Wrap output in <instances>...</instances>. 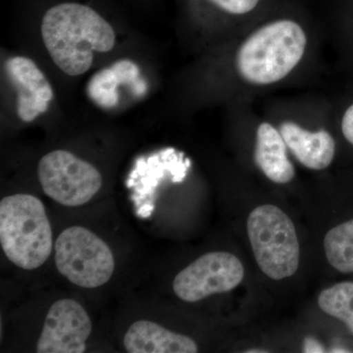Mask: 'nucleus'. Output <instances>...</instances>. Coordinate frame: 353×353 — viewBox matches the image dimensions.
<instances>
[{
  "mask_svg": "<svg viewBox=\"0 0 353 353\" xmlns=\"http://www.w3.org/2000/svg\"><path fill=\"white\" fill-rule=\"evenodd\" d=\"M131 87L137 95L145 94V83L141 77L138 64L132 60L120 59L108 68L97 72L87 85V94L95 105L112 109L119 104V85Z\"/></svg>",
  "mask_w": 353,
  "mask_h": 353,
  "instance_id": "obj_11",
  "label": "nucleus"
},
{
  "mask_svg": "<svg viewBox=\"0 0 353 353\" xmlns=\"http://www.w3.org/2000/svg\"><path fill=\"white\" fill-rule=\"evenodd\" d=\"M0 243L7 259L24 270L50 259L52 230L38 197L17 194L0 201Z\"/></svg>",
  "mask_w": 353,
  "mask_h": 353,
  "instance_id": "obj_3",
  "label": "nucleus"
},
{
  "mask_svg": "<svg viewBox=\"0 0 353 353\" xmlns=\"http://www.w3.org/2000/svg\"><path fill=\"white\" fill-rule=\"evenodd\" d=\"M44 194L63 206L88 203L101 189L102 176L94 165L67 150H54L41 158L38 166Z\"/></svg>",
  "mask_w": 353,
  "mask_h": 353,
  "instance_id": "obj_6",
  "label": "nucleus"
},
{
  "mask_svg": "<svg viewBox=\"0 0 353 353\" xmlns=\"http://www.w3.org/2000/svg\"><path fill=\"white\" fill-rule=\"evenodd\" d=\"M341 132L348 143L353 145V104L343 114L341 119Z\"/></svg>",
  "mask_w": 353,
  "mask_h": 353,
  "instance_id": "obj_17",
  "label": "nucleus"
},
{
  "mask_svg": "<svg viewBox=\"0 0 353 353\" xmlns=\"http://www.w3.org/2000/svg\"><path fill=\"white\" fill-rule=\"evenodd\" d=\"M243 276V263L232 253H206L176 276L173 290L183 301L197 303L212 294L236 289Z\"/></svg>",
  "mask_w": 353,
  "mask_h": 353,
  "instance_id": "obj_7",
  "label": "nucleus"
},
{
  "mask_svg": "<svg viewBox=\"0 0 353 353\" xmlns=\"http://www.w3.org/2000/svg\"><path fill=\"white\" fill-rule=\"evenodd\" d=\"M303 352L305 353H323L325 352V348L319 341L308 336L303 341Z\"/></svg>",
  "mask_w": 353,
  "mask_h": 353,
  "instance_id": "obj_18",
  "label": "nucleus"
},
{
  "mask_svg": "<svg viewBox=\"0 0 353 353\" xmlns=\"http://www.w3.org/2000/svg\"><path fill=\"white\" fill-rule=\"evenodd\" d=\"M329 263L341 273L353 272V219L330 230L324 240Z\"/></svg>",
  "mask_w": 353,
  "mask_h": 353,
  "instance_id": "obj_14",
  "label": "nucleus"
},
{
  "mask_svg": "<svg viewBox=\"0 0 353 353\" xmlns=\"http://www.w3.org/2000/svg\"><path fill=\"white\" fill-rule=\"evenodd\" d=\"M92 333V320L73 299H61L51 305L37 343L38 353H83Z\"/></svg>",
  "mask_w": 353,
  "mask_h": 353,
  "instance_id": "obj_8",
  "label": "nucleus"
},
{
  "mask_svg": "<svg viewBox=\"0 0 353 353\" xmlns=\"http://www.w3.org/2000/svg\"><path fill=\"white\" fill-rule=\"evenodd\" d=\"M46 50L60 70L80 76L92 67L94 53H105L115 46L112 26L92 7L77 2L57 4L41 21Z\"/></svg>",
  "mask_w": 353,
  "mask_h": 353,
  "instance_id": "obj_2",
  "label": "nucleus"
},
{
  "mask_svg": "<svg viewBox=\"0 0 353 353\" xmlns=\"http://www.w3.org/2000/svg\"><path fill=\"white\" fill-rule=\"evenodd\" d=\"M6 75L17 92V114L23 122L30 123L46 112L53 99L50 81L30 58H9Z\"/></svg>",
  "mask_w": 353,
  "mask_h": 353,
  "instance_id": "obj_9",
  "label": "nucleus"
},
{
  "mask_svg": "<svg viewBox=\"0 0 353 353\" xmlns=\"http://www.w3.org/2000/svg\"><path fill=\"white\" fill-rule=\"evenodd\" d=\"M248 352V353H259V352L263 353V352H265V350H248V352Z\"/></svg>",
  "mask_w": 353,
  "mask_h": 353,
  "instance_id": "obj_20",
  "label": "nucleus"
},
{
  "mask_svg": "<svg viewBox=\"0 0 353 353\" xmlns=\"http://www.w3.org/2000/svg\"><path fill=\"white\" fill-rule=\"evenodd\" d=\"M254 162L260 171L273 183L284 185L296 176L280 130L271 123L262 122L257 127Z\"/></svg>",
  "mask_w": 353,
  "mask_h": 353,
  "instance_id": "obj_13",
  "label": "nucleus"
},
{
  "mask_svg": "<svg viewBox=\"0 0 353 353\" xmlns=\"http://www.w3.org/2000/svg\"><path fill=\"white\" fill-rule=\"evenodd\" d=\"M124 347L130 353L199 352V347L192 339L174 333L148 320H139L130 327L124 336Z\"/></svg>",
  "mask_w": 353,
  "mask_h": 353,
  "instance_id": "obj_12",
  "label": "nucleus"
},
{
  "mask_svg": "<svg viewBox=\"0 0 353 353\" xmlns=\"http://www.w3.org/2000/svg\"><path fill=\"white\" fill-rule=\"evenodd\" d=\"M248 234L259 268L273 280L296 274L301 248L294 223L277 206H259L248 219Z\"/></svg>",
  "mask_w": 353,
  "mask_h": 353,
  "instance_id": "obj_4",
  "label": "nucleus"
},
{
  "mask_svg": "<svg viewBox=\"0 0 353 353\" xmlns=\"http://www.w3.org/2000/svg\"><path fill=\"white\" fill-rule=\"evenodd\" d=\"M308 43L305 26L297 16L274 14L254 28L236 48V75L248 87L267 88L283 82L303 61Z\"/></svg>",
  "mask_w": 353,
  "mask_h": 353,
  "instance_id": "obj_1",
  "label": "nucleus"
},
{
  "mask_svg": "<svg viewBox=\"0 0 353 353\" xmlns=\"http://www.w3.org/2000/svg\"><path fill=\"white\" fill-rule=\"evenodd\" d=\"M279 130L290 152L306 168L324 170L333 162L336 141L326 130L310 131L294 121H284Z\"/></svg>",
  "mask_w": 353,
  "mask_h": 353,
  "instance_id": "obj_10",
  "label": "nucleus"
},
{
  "mask_svg": "<svg viewBox=\"0 0 353 353\" xmlns=\"http://www.w3.org/2000/svg\"><path fill=\"white\" fill-rule=\"evenodd\" d=\"M318 304L325 313L341 320L353 334V282H343L323 290Z\"/></svg>",
  "mask_w": 353,
  "mask_h": 353,
  "instance_id": "obj_15",
  "label": "nucleus"
},
{
  "mask_svg": "<svg viewBox=\"0 0 353 353\" xmlns=\"http://www.w3.org/2000/svg\"><path fill=\"white\" fill-rule=\"evenodd\" d=\"M331 352H350L348 350H343V348H333Z\"/></svg>",
  "mask_w": 353,
  "mask_h": 353,
  "instance_id": "obj_19",
  "label": "nucleus"
},
{
  "mask_svg": "<svg viewBox=\"0 0 353 353\" xmlns=\"http://www.w3.org/2000/svg\"><path fill=\"white\" fill-rule=\"evenodd\" d=\"M55 264L67 280L85 289L106 284L115 269L113 253L105 241L80 226L70 227L58 236Z\"/></svg>",
  "mask_w": 353,
  "mask_h": 353,
  "instance_id": "obj_5",
  "label": "nucleus"
},
{
  "mask_svg": "<svg viewBox=\"0 0 353 353\" xmlns=\"http://www.w3.org/2000/svg\"><path fill=\"white\" fill-rule=\"evenodd\" d=\"M218 13L231 19L254 17L268 6V0H203Z\"/></svg>",
  "mask_w": 353,
  "mask_h": 353,
  "instance_id": "obj_16",
  "label": "nucleus"
}]
</instances>
